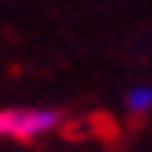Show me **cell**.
<instances>
[{"label":"cell","mask_w":152,"mask_h":152,"mask_svg":"<svg viewBox=\"0 0 152 152\" xmlns=\"http://www.w3.org/2000/svg\"><path fill=\"white\" fill-rule=\"evenodd\" d=\"M64 124V114L57 108H0V136L3 140H38L54 133Z\"/></svg>","instance_id":"1"},{"label":"cell","mask_w":152,"mask_h":152,"mask_svg":"<svg viewBox=\"0 0 152 152\" xmlns=\"http://www.w3.org/2000/svg\"><path fill=\"white\" fill-rule=\"evenodd\" d=\"M124 108H127V114H149L152 108V86L149 83H136L127 89V95H124Z\"/></svg>","instance_id":"2"}]
</instances>
